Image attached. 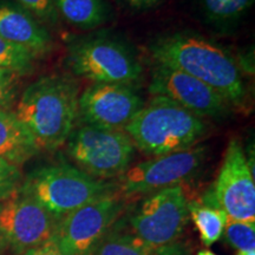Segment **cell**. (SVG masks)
Wrapping results in <instances>:
<instances>
[{
  "label": "cell",
  "instance_id": "obj_16",
  "mask_svg": "<svg viewBox=\"0 0 255 255\" xmlns=\"http://www.w3.org/2000/svg\"><path fill=\"white\" fill-rule=\"evenodd\" d=\"M253 4L254 0H194L203 21L221 32L234 30Z\"/></svg>",
  "mask_w": 255,
  "mask_h": 255
},
{
  "label": "cell",
  "instance_id": "obj_3",
  "mask_svg": "<svg viewBox=\"0 0 255 255\" xmlns=\"http://www.w3.org/2000/svg\"><path fill=\"white\" fill-rule=\"evenodd\" d=\"M124 131L142 152L162 156L195 146L207 131V124L174 102L152 96Z\"/></svg>",
  "mask_w": 255,
  "mask_h": 255
},
{
  "label": "cell",
  "instance_id": "obj_24",
  "mask_svg": "<svg viewBox=\"0 0 255 255\" xmlns=\"http://www.w3.org/2000/svg\"><path fill=\"white\" fill-rule=\"evenodd\" d=\"M21 7L46 21H55L57 11L52 0H15Z\"/></svg>",
  "mask_w": 255,
  "mask_h": 255
},
{
  "label": "cell",
  "instance_id": "obj_7",
  "mask_svg": "<svg viewBox=\"0 0 255 255\" xmlns=\"http://www.w3.org/2000/svg\"><path fill=\"white\" fill-rule=\"evenodd\" d=\"M189 202L183 186L152 193L129 218V231L148 247L170 246L177 242L189 220Z\"/></svg>",
  "mask_w": 255,
  "mask_h": 255
},
{
  "label": "cell",
  "instance_id": "obj_30",
  "mask_svg": "<svg viewBox=\"0 0 255 255\" xmlns=\"http://www.w3.org/2000/svg\"><path fill=\"white\" fill-rule=\"evenodd\" d=\"M1 247H2V245H1V242H0V253H1Z\"/></svg>",
  "mask_w": 255,
  "mask_h": 255
},
{
  "label": "cell",
  "instance_id": "obj_8",
  "mask_svg": "<svg viewBox=\"0 0 255 255\" xmlns=\"http://www.w3.org/2000/svg\"><path fill=\"white\" fill-rule=\"evenodd\" d=\"M206 155V146L195 145L141 162L128 169L120 177L117 193L123 199H129L148 195L165 188L182 186L200 173Z\"/></svg>",
  "mask_w": 255,
  "mask_h": 255
},
{
  "label": "cell",
  "instance_id": "obj_14",
  "mask_svg": "<svg viewBox=\"0 0 255 255\" xmlns=\"http://www.w3.org/2000/svg\"><path fill=\"white\" fill-rule=\"evenodd\" d=\"M0 36L34 57L51 47L47 31L30 12L8 2L0 1Z\"/></svg>",
  "mask_w": 255,
  "mask_h": 255
},
{
  "label": "cell",
  "instance_id": "obj_10",
  "mask_svg": "<svg viewBox=\"0 0 255 255\" xmlns=\"http://www.w3.org/2000/svg\"><path fill=\"white\" fill-rule=\"evenodd\" d=\"M57 225L58 221L20 188L0 202V242L18 254L50 240Z\"/></svg>",
  "mask_w": 255,
  "mask_h": 255
},
{
  "label": "cell",
  "instance_id": "obj_26",
  "mask_svg": "<svg viewBox=\"0 0 255 255\" xmlns=\"http://www.w3.org/2000/svg\"><path fill=\"white\" fill-rule=\"evenodd\" d=\"M123 7L132 11H146L161 4L163 0H116Z\"/></svg>",
  "mask_w": 255,
  "mask_h": 255
},
{
  "label": "cell",
  "instance_id": "obj_22",
  "mask_svg": "<svg viewBox=\"0 0 255 255\" xmlns=\"http://www.w3.org/2000/svg\"><path fill=\"white\" fill-rule=\"evenodd\" d=\"M21 173L19 165L0 157V202L20 188Z\"/></svg>",
  "mask_w": 255,
  "mask_h": 255
},
{
  "label": "cell",
  "instance_id": "obj_13",
  "mask_svg": "<svg viewBox=\"0 0 255 255\" xmlns=\"http://www.w3.org/2000/svg\"><path fill=\"white\" fill-rule=\"evenodd\" d=\"M143 105L142 98L130 85L94 83L79 96L78 116L83 123L124 130Z\"/></svg>",
  "mask_w": 255,
  "mask_h": 255
},
{
  "label": "cell",
  "instance_id": "obj_12",
  "mask_svg": "<svg viewBox=\"0 0 255 255\" xmlns=\"http://www.w3.org/2000/svg\"><path fill=\"white\" fill-rule=\"evenodd\" d=\"M150 92L162 96L200 117H223L229 104L219 92L182 71L157 65L152 69Z\"/></svg>",
  "mask_w": 255,
  "mask_h": 255
},
{
  "label": "cell",
  "instance_id": "obj_23",
  "mask_svg": "<svg viewBox=\"0 0 255 255\" xmlns=\"http://www.w3.org/2000/svg\"><path fill=\"white\" fill-rule=\"evenodd\" d=\"M17 76L14 72L0 68V111L11 110L17 95Z\"/></svg>",
  "mask_w": 255,
  "mask_h": 255
},
{
  "label": "cell",
  "instance_id": "obj_21",
  "mask_svg": "<svg viewBox=\"0 0 255 255\" xmlns=\"http://www.w3.org/2000/svg\"><path fill=\"white\" fill-rule=\"evenodd\" d=\"M225 240L239 252L255 251V221H235L227 220Z\"/></svg>",
  "mask_w": 255,
  "mask_h": 255
},
{
  "label": "cell",
  "instance_id": "obj_5",
  "mask_svg": "<svg viewBox=\"0 0 255 255\" xmlns=\"http://www.w3.org/2000/svg\"><path fill=\"white\" fill-rule=\"evenodd\" d=\"M68 154L78 169L105 181L121 177L129 169L135 145L123 130L83 123L68 138Z\"/></svg>",
  "mask_w": 255,
  "mask_h": 255
},
{
  "label": "cell",
  "instance_id": "obj_28",
  "mask_svg": "<svg viewBox=\"0 0 255 255\" xmlns=\"http://www.w3.org/2000/svg\"><path fill=\"white\" fill-rule=\"evenodd\" d=\"M196 255H216L215 253H213V252H210V251H200L199 253H197Z\"/></svg>",
  "mask_w": 255,
  "mask_h": 255
},
{
  "label": "cell",
  "instance_id": "obj_15",
  "mask_svg": "<svg viewBox=\"0 0 255 255\" xmlns=\"http://www.w3.org/2000/svg\"><path fill=\"white\" fill-rule=\"evenodd\" d=\"M38 152L36 142L13 111H0V157L20 167Z\"/></svg>",
  "mask_w": 255,
  "mask_h": 255
},
{
  "label": "cell",
  "instance_id": "obj_25",
  "mask_svg": "<svg viewBox=\"0 0 255 255\" xmlns=\"http://www.w3.org/2000/svg\"><path fill=\"white\" fill-rule=\"evenodd\" d=\"M21 255H65L52 238L39 246L31 248Z\"/></svg>",
  "mask_w": 255,
  "mask_h": 255
},
{
  "label": "cell",
  "instance_id": "obj_17",
  "mask_svg": "<svg viewBox=\"0 0 255 255\" xmlns=\"http://www.w3.org/2000/svg\"><path fill=\"white\" fill-rule=\"evenodd\" d=\"M189 218L199 231L201 241L207 247L212 246L222 237L228 220L216 203L213 191L207 194L200 202H189Z\"/></svg>",
  "mask_w": 255,
  "mask_h": 255
},
{
  "label": "cell",
  "instance_id": "obj_29",
  "mask_svg": "<svg viewBox=\"0 0 255 255\" xmlns=\"http://www.w3.org/2000/svg\"><path fill=\"white\" fill-rule=\"evenodd\" d=\"M238 255H255V251H253V252H239Z\"/></svg>",
  "mask_w": 255,
  "mask_h": 255
},
{
  "label": "cell",
  "instance_id": "obj_9",
  "mask_svg": "<svg viewBox=\"0 0 255 255\" xmlns=\"http://www.w3.org/2000/svg\"><path fill=\"white\" fill-rule=\"evenodd\" d=\"M124 208V199L117 191L100 197L59 220L52 239L65 255H94Z\"/></svg>",
  "mask_w": 255,
  "mask_h": 255
},
{
  "label": "cell",
  "instance_id": "obj_19",
  "mask_svg": "<svg viewBox=\"0 0 255 255\" xmlns=\"http://www.w3.org/2000/svg\"><path fill=\"white\" fill-rule=\"evenodd\" d=\"M94 255H158V250L146 246L117 221L102 239Z\"/></svg>",
  "mask_w": 255,
  "mask_h": 255
},
{
  "label": "cell",
  "instance_id": "obj_27",
  "mask_svg": "<svg viewBox=\"0 0 255 255\" xmlns=\"http://www.w3.org/2000/svg\"><path fill=\"white\" fill-rule=\"evenodd\" d=\"M158 255H187V253L184 251L183 246H181L180 244L175 242V244L170 245V246L158 248Z\"/></svg>",
  "mask_w": 255,
  "mask_h": 255
},
{
  "label": "cell",
  "instance_id": "obj_6",
  "mask_svg": "<svg viewBox=\"0 0 255 255\" xmlns=\"http://www.w3.org/2000/svg\"><path fill=\"white\" fill-rule=\"evenodd\" d=\"M68 64L75 75L94 83L130 85L142 75V66L132 51L107 36L89 37L73 44Z\"/></svg>",
  "mask_w": 255,
  "mask_h": 255
},
{
  "label": "cell",
  "instance_id": "obj_18",
  "mask_svg": "<svg viewBox=\"0 0 255 255\" xmlns=\"http://www.w3.org/2000/svg\"><path fill=\"white\" fill-rule=\"evenodd\" d=\"M57 12L81 30H94L109 17L108 0H52Z\"/></svg>",
  "mask_w": 255,
  "mask_h": 255
},
{
  "label": "cell",
  "instance_id": "obj_20",
  "mask_svg": "<svg viewBox=\"0 0 255 255\" xmlns=\"http://www.w3.org/2000/svg\"><path fill=\"white\" fill-rule=\"evenodd\" d=\"M33 62L34 56L32 53L0 36V68L15 75H26L33 70Z\"/></svg>",
  "mask_w": 255,
  "mask_h": 255
},
{
  "label": "cell",
  "instance_id": "obj_2",
  "mask_svg": "<svg viewBox=\"0 0 255 255\" xmlns=\"http://www.w3.org/2000/svg\"><path fill=\"white\" fill-rule=\"evenodd\" d=\"M79 89L68 76H45L25 89L13 111L39 150L52 151L68 141L78 117Z\"/></svg>",
  "mask_w": 255,
  "mask_h": 255
},
{
  "label": "cell",
  "instance_id": "obj_1",
  "mask_svg": "<svg viewBox=\"0 0 255 255\" xmlns=\"http://www.w3.org/2000/svg\"><path fill=\"white\" fill-rule=\"evenodd\" d=\"M149 51L155 64L182 71L205 83L228 102L241 105L246 85L240 66L231 53L206 38L177 32L152 41Z\"/></svg>",
  "mask_w": 255,
  "mask_h": 255
},
{
  "label": "cell",
  "instance_id": "obj_4",
  "mask_svg": "<svg viewBox=\"0 0 255 255\" xmlns=\"http://www.w3.org/2000/svg\"><path fill=\"white\" fill-rule=\"evenodd\" d=\"M20 189L57 221L89 202L117 191L114 183L92 177L68 163L50 164L32 171Z\"/></svg>",
  "mask_w": 255,
  "mask_h": 255
},
{
  "label": "cell",
  "instance_id": "obj_11",
  "mask_svg": "<svg viewBox=\"0 0 255 255\" xmlns=\"http://www.w3.org/2000/svg\"><path fill=\"white\" fill-rule=\"evenodd\" d=\"M213 194L228 219L255 221L254 173L238 139L229 142Z\"/></svg>",
  "mask_w": 255,
  "mask_h": 255
}]
</instances>
